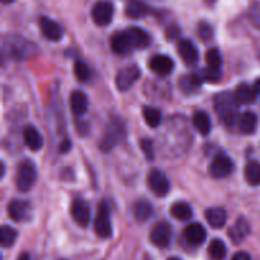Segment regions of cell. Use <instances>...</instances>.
<instances>
[{
  "label": "cell",
  "instance_id": "1",
  "mask_svg": "<svg viewBox=\"0 0 260 260\" xmlns=\"http://www.w3.org/2000/svg\"><path fill=\"white\" fill-rule=\"evenodd\" d=\"M213 107L217 117L228 127L234 126L239 122V103L235 95L231 93H220L213 99Z\"/></svg>",
  "mask_w": 260,
  "mask_h": 260
},
{
  "label": "cell",
  "instance_id": "2",
  "mask_svg": "<svg viewBox=\"0 0 260 260\" xmlns=\"http://www.w3.org/2000/svg\"><path fill=\"white\" fill-rule=\"evenodd\" d=\"M36 47L19 36H7L3 41V51L13 58L22 60L33 55Z\"/></svg>",
  "mask_w": 260,
  "mask_h": 260
},
{
  "label": "cell",
  "instance_id": "3",
  "mask_svg": "<svg viewBox=\"0 0 260 260\" xmlns=\"http://www.w3.org/2000/svg\"><path fill=\"white\" fill-rule=\"evenodd\" d=\"M37 179V170L32 160H23L18 165L15 173V185L22 193L29 192Z\"/></svg>",
  "mask_w": 260,
  "mask_h": 260
},
{
  "label": "cell",
  "instance_id": "4",
  "mask_svg": "<svg viewBox=\"0 0 260 260\" xmlns=\"http://www.w3.org/2000/svg\"><path fill=\"white\" fill-rule=\"evenodd\" d=\"M124 136V126L121 119H112L108 124L106 134L99 142V149L103 152H108L116 146L119 140Z\"/></svg>",
  "mask_w": 260,
  "mask_h": 260
},
{
  "label": "cell",
  "instance_id": "5",
  "mask_svg": "<svg viewBox=\"0 0 260 260\" xmlns=\"http://www.w3.org/2000/svg\"><path fill=\"white\" fill-rule=\"evenodd\" d=\"M94 230L95 234L102 239L111 238L113 234V229H112L111 216H109V207L107 202L102 201L96 210L95 220H94Z\"/></svg>",
  "mask_w": 260,
  "mask_h": 260
},
{
  "label": "cell",
  "instance_id": "6",
  "mask_svg": "<svg viewBox=\"0 0 260 260\" xmlns=\"http://www.w3.org/2000/svg\"><path fill=\"white\" fill-rule=\"evenodd\" d=\"M234 170V162L225 152H218L213 160L211 161L208 172H210L211 177L216 178V179H223V178L229 177Z\"/></svg>",
  "mask_w": 260,
  "mask_h": 260
},
{
  "label": "cell",
  "instance_id": "7",
  "mask_svg": "<svg viewBox=\"0 0 260 260\" xmlns=\"http://www.w3.org/2000/svg\"><path fill=\"white\" fill-rule=\"evenodd\" d=\"M114 14V7L111 2L107 0H99L94 4L93 9H91V18H93L94 23L99 27H106L113 19Z\"/></svg>",
  "mask_w": 260,
  "mask_h": 260
},
{
  "label": "cell",
  "instance_id": "8",
  "mask_svg": "<svg viewBox=\"0 0 260 260\" xmlns=\"http://www.w3.org/2000/svg\"><path fill=\"white\" fill-rule=\"evenodd\" d=\"M141 76L139 66L129 65L121 69L116 76V85L119 91H127Z\"/></svg>",
  "mask_w": 260,
  "mask_h": 260
},
{
  "label": "cell",
  "instance_id": "9",
  "mask_svg": "<svg viewBox=\"0 0 260 260\" xmlns=\"http://www.w3.org/2000/svg\"><path fill=\"white\" fill-rule=\"evenodd\" d=\"M147 184L149 188L159 197H164L169 193L170 183L167 175L159 169H152L147 177Z\"/></svg>",
  "mask_w": 260,
  "mask_h": 260
},
{
  "label": "cell",
  "instance_id": "10",
  "mask_svg": "<svg viewBox=\"0 0 260 260\" xmlns=\"http://www.w3.org/2000/svg\"><path fill=\"white\" fill-rule=\"evenodd\" d=\"M173 230L168 222H159L152 228L150 233V240L157 248H167L172 241Z\"/></svg>",
  "mask_w": 260,
  "mask_h": 260
},
{
  "label": "cell",
  "instance_id": "11",
  "mask_svg": "<svg viewBox=\"0 0 260 260\" xmlns=\"http://www.w3.org/2000/svg\"><path fill=\"white\" fill-rule=\"evenodd\" d=\"M38 24H40V29L42 32V35L47 38L48 41H53V42H57L62 38L63 30L61 28V25L58 24L55 20L50 19L47 17H41L38 20Z\"/></svg>",
  "mask_w": 260,
  "mask_h": 260
},
{
  "label": "cell",
  "instance_id": "12",
  "mask_svg": "<svg viewBox=\"0 0 260 260\" xmlns=\"http://www.w3.org/2000/svg\"><path fill=\"white\" fill-rule=\"evenodd\" d=\"M71 216L74 221L81 228H86L90 223V208L88 203L83 200H75L71 206Z\"/></svg>",
  "mask_w": 260,
  "mask_h": 260
},
{
  "label": "cell",
  "instance_id": "13",
  "mask_svg": "<svg viewBox=\"0 0 260 260\" xmlns=\"http://www.w3.org/2000/svg\"><path fill=\"white\" fill-rule=\"evenodd\" d=\"M177 50L180 58H182L187 65L193 66L197 63L200 55H198L197 47H196V45L192 41L182 38V40H179V42H178Z\"/></svg>",
  "mask_w": 260,
  "mask_h": 260
},
{
  "label": "cell",
  "instance_id": "14",
  "mask_svg": "<svg viewBox=\"0 0 260 260\" xmlns=\"http://www.w3.org/2000/svg\"><path fill=\"white\" fill-rule=\"evenodd\" d=\"M30 212V205L27 201L13 200L8 205V215L15 222H22L27 220Z\"/></svg>",
  "mask_w": 260,
  "mask_h": 260
},
{
  "label": "cell",
  "instance_id": "15",
  "mask_svg": "<svg viewBox=\"0 0 260 260\" xmlns=\"http://www.w3.org/2000/svg\"><path fill=\"white\" fill-rule=\"evenodd\" d=\"M149 66L151 69V71H154L155 74L160 76H167L174 69V61L167 55H155L150 58Z\"/></svg>",
  "mask_w": 260,
  "mask_h": 260
},
{
  "label": "cell",
  "instance_id": "16",
  "mask_svg": "<svg viewBox=\"0 0 260 260\" xmlns=\"http://www.w3.org/2000/svg\"><path fill=\"white\" fill-rule=\"evenodd\" d=\"M178 84H179V89L183 93L187 94V95H193V94L200 91L203 80L200 74H187L179 79Z\"/></svg>",
  "mask_w": 260,
  "mask_h": 260
},
{
  "label": "cell",
  "instance_id": "17",
  "mask_svg": "<svg viewBox=\"0 0 260 260\" xmlns=\"http://www.w3.org/2000/svg\"><path fill=\"white\" fill-rule=\"evenodd\" d=\"M127 36L129 38V42H131L132 47L134 48H146L149 47L150 43H151V37H150L149 33L145 29L140 27H129L126 30Z\"/></svg>",
  "mask_w": 260,
  "mask_h": 260
},
{
  "label": "cell",
  "instance_id": "18",
  "mask_svg": "<svg viewBox=\"0 0 260 260\" xmlns=\"http://www.w3.org/2000/svg\"><path fill=\"white\" fill-rule=\"evenodd\" d=\"M250 234V225L245 217H240L236 220L235 225L229 230V238L235 244H241Z\"/></svg>",
  "mask_w": 260,
  "mask_h": 260
},
{
  "label": "cell",
  "instance_id": "19",
  "mask_svg": "<svg viewBox=\"0 0 260 260\" xmlns=\"http://www.w3.org/2000/svg\"><path fill=\"white\" fill-rule=\"evenodd\" d=\"M111 48L117 55H127L131 52L132 47L129 38L127 36L126 30L124 32H116L111 37Z\"/></svg>",
  "mask_w": 260,
  "mask_h": 260
},
{
  "label": "cell",
  "instance_id": "20",
  "mask_svg": "<svg viewBox=\"0 0 260 260\" xmlns=\"http://www.w3.org/2000/svg\"><path fill=\"white\" fill-rule=\"evenodd\" d=\"M206 236H207V234H206L205 228L200 223H190L184 229L185 240L193 246H198L205 243Z\"/></svg>",
  "mask_w": 260,
  "mask_h": 260
},
{
  "label": "cell",
  "instance_id": "21",
  "mask_svg": "<svg viewBox=\"0 0 260 260\" xmlns=\"http://www.w3.org/2000/svg\"><path fill=\"white\" fill-rule=\"evenodd\" d=\"M23 140L27 147H29L32 151H38L43 146L42 135L32 124H28L23 128Z\"/></svg>",
  "mask_w": 260,
  "mask_h": 260
},
{
  "label": "cell",
  "instance_id": "22",
  "mask_svg": "<svg viewBox=\"0 0 260 260\" xmlns=\"http://www.w3.org/2000/svg\"><path fill=\"white\" fill-rule=\"evenodd\" d=\"M206 221L213 229H221L228 222V212L221 207H211L205 213Z\"/></svg>",
  "mask_w": 260,
  "mask_h": 260
},
{
  "label": "cell",
  "instance_id": "23",
  "mask_svg": "<svg viewBox=\"0 0 260 260\" xmlns=\"http://www.w3.org/2000/svg\"><path fill=\"white\" fill-rule=\"evenodd\" d=\"M88 96L81 90H75L70 95V107L71 111L75 116L80 117L88 111Z\"/></svg>",
  "mask_w": 260,
  "mask_h": 260
},
{
  "label": "cell",
  "instance_id": "24",
  "mask_svg": "<svg viewBox=\"0 0 260 260\" xmlns=\"http://www.w3.org/2000/svg\"><path fill=\"white\" fill-rule=\"evenodd\" d=\"M234 95L239 104H251L255 102L258 94H256L254 86H250L249 84H240L236 86Z\"/></svg>",
  "mask_w": 260,
  "mask_h": 260
},
{
  "label": "cell",
  "instance_id": "25",
  "mask_svg": "<svg viewBox=\"0 0 260 260\" xmlns=\"http://www.w3.org/2000/svg\"><path fill=\"white\" fill-rule=\"evenodd\" d=\"M151 9L149 5L142 0H131L126 7V14L132 19H140L150 14Z\"/></svg>",
  "mask_w": 260,
  "mask_h": 260
},
{
  "label": "cell",
  "instance_id": "26",
  "mask_svg": "<svg viewBox=\"0 0 260 260\" xmlns=\"http://www.w3.org/2000/svg\"><path fill=\"white\" fill-rule=\"evenodd\" d=\"M238 126L240 131L245 135H251L255 132L258 126V117L253 112H245L240 116L238 122Z\"/></svg>",
  "mask_w": 260,
  "mask_h": 260
},
{
  "label": "cell",
  "instance_id": "27",
  "mask_svg": "<svg viewBox=\"0 0 260 260\" xmlns=\"http://www.w3.org/2000/svg\"><path fill=\"white\" fill-rule=\"evenodd\" d=\"M193 126L197 129L198 134L203 135V136H207L211 132V128H212L210 116L203 111L196 112L194 116H193Z\"/></svg>",
  "mask_w": 260,
  "mask_h": 260
},
{
  "label": "cell",
  "instance_id": "28",
  "mask_svg": "<svg viewBox=\"0 0 260 260\" xmlns=\"http://www.w3.org/2000/svg\"><path fill=\"white\" fill-rule=\"evenodd\" d=\"M154 208L147 201L140 200L134 205V216L139 222H146L151 217Z\"/></svg>",
  "mask_w": 260,
  "mask_h": 260
},
{
  "label": "cell",
  "instance_id": "29",
  "mask_svg": "<svg viewBox=\"0 0 260 260\" xmlns=\"http://www.w3.org/2000/svg\"><path fill=\"white\" fill-rule=\"evenodd\" d=\"M170 215L178 221H189L193 217V210L188 203L177 202L170 208Z\"/></svg>",
  "mask_w": 260,
  "mask_h": 260
},
{
  "label": "cell",
  "instance_id": "30",
  "mask_svg": "<svg viewBox=\"0 0 260 260\" xmlns=\"http://www.w3.org/2000/svg\"><path fill=\"white\" fill-rule=\"evenodd\" d=\"M244 175L245 180L251 187H258L260 185V162L258 161H249L244 169Z\"/></svg>",
  "mask_w": 260,
  "mask_h": 260
},
{
  "label": "cell",
  "instance_id": "31",
  "mask_svg": "<svg viewBox=\"0 0 260 260\" xmlns=\"http://www.w3.org/2000/svg\"><path fill=\"white\" fill-rule=\"evenodd\" d=\"M142 114H144L145 122L147 123V126L151 127V128H156V127H159L161 124L162 114L160 112V109L146 106L142 109Z\"/></svg>",
  "mask_w": 260,
  "mask_h": 260
},
{
  "label": "cell",
  "instance_id": "32",
  "mask_svg": "<svg viewBox=\"0 0 260 260\" xmlns=\"http://www.w3.org/2000/svg\"><path fill=\"white\" fill-rule=\"evenodd\" d=\"M208 255L212 260H225L228 255V248L221 239H215L208 245Z\"/></svg>",
  "mask_w": 260,
  "mask_h": 260
},
{
  "label": "cell",
  "instance_id": "33",
  "mask_svg": "<svg viewBox=\"0 0 260 260\" xmlns=\"http://www.w3.org/2000/svg\"><path fill=\"white\" fill-rule=\"evenodd\" d=\"M206 62L207 66L212 70H221L222 66V56H221L218 48H210L206 53Z\"/></svg>",
  "mask_w": 260,
  "mask_h": 260
},
{
  "label": "cell",
  "instance_id": "34",
  "mask_svg": "<svg viewBox=\"0 0 260 260\" xmlns=\"http://www.w3.org/2000/svg\"><path fill=\"white\" fill-rule=\"evenodd\" d=\"M17 231L10 226H3L0 230V241H2L3 248H10L17 240Z\"/></svg>",
  "mask_w": 260,
  "mask_h": 260
},
{
  "label": "cell",
  "instance_id": "35",
  "mask_svg": "<svg viewBox=\"0 0 260 260\" xmlns=\"http://www.w3.org/2000/svg\"><path fill=\"white\" fill-rule=\"evenodd\" d=\"M74 74H75L76 79L79 81H83L85 83L89 78H90V69L83 61H76L75 65H74Z\"/></svg>",
  "mask_w": 260,
  "mask_h": 260
},
{
  "label": "cell",
  "instance_id": "36",
  "mask_svg": "<svg viewBox=\"0 0 260 260\" xmlns=\"http://www.w3.org/2000/svg\"><path fill=\"white\" fill-rule=\"evenodd\" d=\"M140 147H141L142 152H144L145 157H146L147 160L152 161V160L155 159V147L152 140L146 139V137H145V139H141L140 140Z\"/></svg>",
  "mask_w": 260,
  "mask_h": 260
},
{
  "label": "cell",
  "instance_id": "37",
  "mask_svg": "<svg viewBox=\"0 0 260 260\" xmlns=\"http://www.w3.org/2000/svg\"><path fill=\"white\" fill-rule=\"evenodd\" d=\"M198 74H200L203 81H208V83H218L221 80V78H222L221 70H212L210 68L205 69V70H202Z\"/></svg>",
  "mask_w": 260,
  "mask_h": 260
},
{
  "label": "cell",
  "instance_id": "38",
  "mask_svg": "<svg viewBox=\"0 0 260 260\" xmlns=\"http://www.w3.org/2000/svg\"><path fill=\"white\" fill-rule=\"evenodd\" d=\"M197 35L202 41H210L213 37L212 25L207 22H200L197 27Z\"/></svg>",
  "mask_w": 260,
  "mask_h": 260
},
{
  "label": "cell",
  "instance_id": "39",
  "mask_svg": "<svg viewBox=\"0 0 260 260\" xmlns=\"http://www.w3.org/2000/svg\"><path fill=\"white\" fill-rule=\"evenodd\" d=\"M248 15L250 22L253 23L258 29H260V0H256V2H254L253 4L250 5Z\"/></svg>",
  "mask_w": 260,
  "mask_h": 260
},
{
  "label": "cell",
  "instance_id": "40",
  "mask_svg": "<svg viewBox=\"0 0 260 260\" xmlns=\"http://www.w3.org/2000/svg\"><path fill=\"white\" fill-rule=\"evenodd\" d=\"M179 35H180V29L178 25L173 24V25H170V27L167 28V37L169 38L170 41L178 38L179 37Z\"/></svg>",
  "mask_w": 260,
  "mask_h": 260
},
{
  "label": "cell",
  "instance_id": "41",
  "mask_svg": "<svg viewBox=\"0 0 260 260\" xmlns=\"http://www.w3.org/2000/svg\"><path fill=\"white\" fill-rule=\"evenodd\" d=\"M231 260H251L250 255H249L248 253H244V251H239V253H236L235 255L233 256V259Z\"/></svg>",
  "mask_w": 260,
  "mask_h": 260
},
{
  "label": "cell",
  "instance_id": "42",
  "mask_svg": "<svg viewBox=\"0 0 260 260\" xmlns=\"http://www.w3.org/2000/svg\"><path fill=\"white\" fill-rule=\"evenodd\" d=\"M254 89H255L256 94H259L260 95V79H258V80L255 81V84H254Z\"/></svg>",
  "mask_w": 260,
  "mask_h": 260
},
{
  "label": "cell",
  "instance_id": "43",
  "mask_svg": "<svg viewBox=\"0 0 260 260\" xmlns=\"http://www.w3.org/2000/svg\"><path fill=\"white\" fill-rule=\"evenodd\" d=\"M30 258H29V255H28L27 253H24V254H22V255L19 256V258H18V260H29Z\"/></svg>",
  "mask_w": 260,
  "mask_h": 260
},
{
  "label": "cell",
  "instance_id": "44",
  "mask_svg": "<svg viewBox=\"0 0 260 260\" xmlns=\"http://www.w3.org/2000/svg\"><path fill=\"white\" fill-rule=\"evenodd\" d=\"M12 2H14V0H2L3 4H10Z\"/></svg>",
  "mask_w": 260,
  "mask_h": 260
},
{
  "label": "cell",
  "instance_id": "45",
  "mask_svg": "<svg viewBox=\"0 0 260 260\" xmlns=\"http://www.w3.org/2000/svg\"><path fill=\"white\" fill-rule=\"evenodd\" d=\"M168 260H182V259H179V258H175V256H174V258H169V259H168Z\"/></svg>",
  "mask_w": 260,
  "mask_h": 260
}]
</instances>
